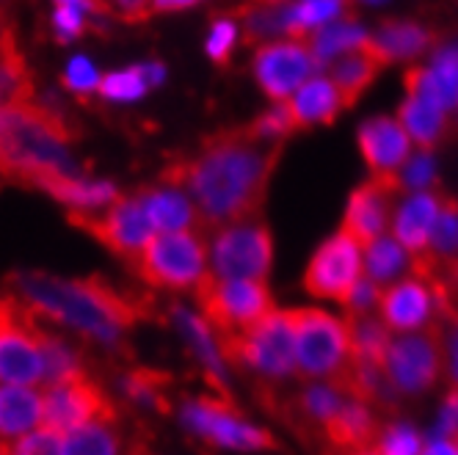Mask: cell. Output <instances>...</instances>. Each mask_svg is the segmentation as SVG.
Returning a JSON list of instances; mask_svg holds the SVG:
<instances>
[{
  "label": "cell",
  "mask_w": 458,
  "mask_h": 455,
  "mask_svg": "<svg viewBox=\"0 0 458 455\" xmlns=\"http://www.w3.org/2000/svg\"><path fill=\"white\" fill-rule=\"evenodd\" d=\"M279 160V144L257 141L249 130L213 136L191 160L166 172V180L185 185L199 207V218L218 230L257 221Z\"/></svg>",
  "instance_id": "1"
},
{
  "label": "cell",
  "mask_w": 458,
  "mask_h": 455,
  "mask_svg": "<svg viewBox=\"0 0 458 455\" xmlns=\"http://www.w3.org/2000/svg\"><path fill=\"white\" fill-rule=\"evenodd\" d=\"M22 304L50 320L67 323L81 334L114 345L136 326L144 315L141 301H133L103 279H55L45 274H22L14 279Z\"/></svg>",
  "instance_id": "2"
},
{
  "label": "cell",
  "mask_w": 458,
  "mask_h": 455,
  "mask_svg": "<svg viewBox=\"0 0 458 455\" xmlns=\"http://www.w3.org/2000/svg\"><path fill=\"white\" fill-rule=\"evenodd\" d=\"M72 130L58 114L37 103L0 105V174L42 185L53 177H78L70 152Z\"/></svg>",
  "instance_id": "3"
},
{
  "label": "cell",
  "mask_w": 458,
  "mask_h": 455,
  "mask_svg": "<svg viewBox=\"0 0 458 455\" xmlns=\"http://www.w3.org/2000/svg\"><path fill=\"white\" fill-rule=\"evenodd\" d=\"M221 353L259 375L287 378L296 370V312L274 309L246 334L224 340Z\"/></svg>",
  "instance_id": "4"
},
{
  "label": "cell",
  "mask_w": 458,
  "mask_h": 455,
  "mask_svg": "<svg viewBox=\"0 0 458 455\" xmlns=\"http://www.w3.org/2000/svg\"><path fill=\"white\" fill-rule=\"evenodd\" d=\"M296 312V367L310 378L340 383L351 365L348 323L307 307Z\"/></svg>",
  "instance_id": "5"
},
{
  "label": "cell",
  "mask_w": 458,
  "mask_h": 455,
  "mask_svg": "<svg viewBox=\"0 0 458 455\" xmlns=\"http://www.w3.org/2000/svg\"><path fill=\"white\" fill-rule=\"evenodd\" d=\"M196 296H199L210 329L221 337L218 342L246 334L266 315L274 312L266 282H224L216 276H205L196 287Z\"/></svg>",
  "instance_id": "6"
},
{
  "label": "cell",
  "mask_w": 458,
  "mask_h": 455,
  "mask_svg": "<svg viewBox=\"0 0 458 455\" xmlns=\"http://www.w3.org/2000/svg\"><path fill=\"white\" fill-rule=\"evenodd\" d=\"M45 329L22 301H0V381L34 386L45 381Z\"/></svg>",
  "instance_id": "7"
},
{
  "label": "cell",
  "mask_w": 458,
  "mask_h": 455,
  "mask_svg": "<svg viewBox=\"0 0 458 455\" xmlns=\"http://www.w3.org/2000/svg\"><path fill=\"white\" fill-rule=\"evenodd\" d=\"M274 263V240L266 223L243 221L218 230L213 240V276L224 282H263Z\"/></svg>",
  "instance_id": "8"
},
{
  "label": "cell",
  "mask_w": 458,
  "mask_h": 455,
  "mask_svg": "<svg viewBox=\"0 0 458 455\" xmlns=\"http://www.w3.org/2000/svg\"><path fill=\"white\" fill-rule=\"evenodd\" d=\"M442 367H445V340L434 323L417 334H403L398 340H392L384 359V375L389 386L401 395L428 392L439 381Z\"/></svg>",
  "instance_id": "9"
},
{
  "label": "cell",
  "mask_w": 458,
  "mask_h": 455,
  "mask_svg": "<svg viewBox=\"0 0 458 455\" xmlns=\"http://www.w3.org/2000/svg\"><path fill=\"white\" fill-rule=\"evenodd\" d=\"M136 271L155 287H199L205 274V243L193 232L155 235L136 259Z\"/></svg>",
  "instance_id": "10"
},
{
  "label": "cell",
  "mask_w": 458,
  "mask_h": 455,
  "mask_svg": "<svg viewBox=\"0 0 458 455\" xmlns=\"http://www.w3.org/2000/svg\"><path fill=\"white\" fill-rule=\"evenodd\" d=\"M362 246L343 230L326 240L310 259L304 287L310 296L345 304L353 284L362 279Z\"/></svg>",
  "instance_id": "11"
},
{
  "label": "cell",
  "mask_w": 458,
  "mask_h": 455,
  "mask_svg": "<svg viewBox=\"0 0 458 455\" xmlns=\"http://www.w3.org/2000/svg\"><path fill=\"white\" fill-rule=\"evenodd\" d=\"M42 400H45V426L58 434H70L75 428L89 426V422H111L114 417L111 400L86 373L47 386Z\"/></svg>",
  "instance_id": "12"
},
{
  "label": "cell",
  "mask_w": 458,
  "mask_h": 455,
  "mask_svg": "<svg viewBox=\"0 0 458 455\" xmlns=\"http://www.w3.org/2000/svg\"><path fill=\"white\" fill-rule=\"evenodd\" d=\"M318 61L307 42L279 39L268 42L254 53V75L274 105L290 100L310 78H315Z\"/></svg>",
  "instance_id": "13"
},
{
  "label": "cell",
  "mask_w": 458,
  "mask_h": 455,
  "mask_svg": "<svg viewBox=\"0 0 458 455\" xmlns=\"http://www.w3.org/2000/svg\"><path fill=\"white\" fill-rule=\"evenodd\" d=\"M182 422L196 434L218 447L229 450H268L274 439L268 431L251 426L241 414L216 398H199L182 406Z\"/></svg>",
  "instance_id": "14"
},
{
  "label": "cell",
  "mask_w": 458,
  "mask_h": 455,
  "mask_svg": "<svg viewBox=\"0 0 458 455\" xmlns=\"http://www.w3.org/2000/svg\"><path fill=\"white\" fill-rule=\"evenodd\" d=\"M72 221L89 230L97 240H103L114 254L133 259V263L155 238V230L139 199H119L106 207V213L72 215Z\"/></svg>",
  "instance_id": "15"
},
{
  "label": "cell",
  "mask_w": 458,
  "mask_h": 455,
  "mask_svg": "<svg viewBox=\"0 0 458 455\" xmlns=\"http://www.w3.org/2000/svg\"><path fill=\"white\" fill-rule=\"evenodd\" d=\"M401 190V180H368L359 185L345 207L343 218V232L351 235L359 246H370L373 240L384 238L386 221H389V207L395 193Z\"/></svg>",
  "instance_id": "16"
},
{
  "label": "cell",
  "mask_w": 458,
  "mask_h": 455,
  "mask_svg": "<svg viewBox=\"0 0 458 455\" xmlns=\"http://www.w3.org/2000/svg\"><path fill=\"white\" fill-rule=\"evenodd\" d=\"M437 307L439 304L434 290L417 279L389 284L378 299L381 323L389 332H403V334H417L422 329H428L431 326L428 320L434 317Z\"/></svg>",
  "instance_id": "17"
},
{
  "label": "cell",
  "mask_w": 458,
  "mask_h": 455,
  "mask_svg": "<svg viewBox=\"0 0 458 455\" xmlns=\"http://www.w3.org/2000/svg\"><path fill=\"white\" fill-rule=\"evenodd\" d=\"M359 149L376 180H395L411 157V141L398 119L376 116L359 127Z\"/></svg>",
  "instance_id": "18"
},
{
  "label": "cell",
  "mask_w": 458,
  "mask_h": 455,
  "mask_svg": "<svg viewBox=\"0 0 458 455\" xmlns=\"http://www.w3.org/2000/svg\"><path fill=\"white\" fill-rule=\"evenodd\" d=\"M439 210H442V197H437V193L431 190L411 193V197L401 202L395 218H392V238L417 257L425 254Z\"/></svg>",
  "instance_id": "19"
},
{
  "label": "cell",
  "mask_w": 458,
  "mask_h": 455,
  "mask_svg": "<svg viewBox=\"0 0 458 455\" xmlns=\"http://www.w3.org/2000/svg\"><path fill=\"white\" fill-rule=\"evenodd\" d=\"M431 42H434V34L428 28H422L420 22L389 20V22H381L368 37V50L381 63H389V61H409V58L422 55L431 47Z\"/></svg>",
  "instance_id": "20"
},
{
  "label": "cell",
  "mask_w": 458,
  "mask_h": 455,
  "mask_svg": "<svg viewBox=\"0 0 458 455\" xmlns=\"http://www.w3.org/2000/svg\"><path fill=\"white\" fill-rule=\"evenodd\" d=\"M384 63L368 50V45L362 50H353L348 55H340L337 61H332L326 67V78L332 80V86L337 88L343 108H353L359 103L370 83L376 80V75L381 72Z\"/></svg>",
  "instance_id": "21"
},
{
  "label": "cell",
  "mask_w": 458,
  "mask_h": 455,
  "mask_svg": "<svg viewBox=\"0 0 458 455\" xmlns=\"http://www.w3.org/2000/svg\"><path fill=\"white\" fill-rule=\"evenodd\" d=\"M152 230L157 235H174V232H191V226L199 221V213L193 210L191 199L174 185L147 190L139 199Z\"/></svg>",
  "instance_id": "22"
},
{
  "label": "cell",
  "mask_w": 458,
  "mask_h": 455,
  "mask_svg": "<svg viewBox=\"0 0 458 455\" xmlns=\"http://www.w3.org/2000/svg\"><path fill=\"white\" fill-rule=\"evenodd\" d=\"M290 116L296 127H312V124H329L343 111V100L332 80L326 75L310 78L296 94L287 100Z\"/></svg>",
  "instance_id": "23"
},
{
  "label": "cell",
  "mask_w": 458,
  "mask_h": 455,
  "mask_svg": "<svg viewBox=\"0 0 458 455\" xmlns=\"http://www.w3.org/2000/svg\"><path fill=\"white\" fill-rule=\"evenodd\" d=\"M39 188L47 190L58 202L70 205L72 215H89L94 210H103V207H111L114 202H119V190L103 180L53 177V180H45Z\"/></svg>",
  "instance_id": "24"
},
{
  "label": "cell",
  "mask_w": 458,
  "mask_h": 455,
  "mask_svg": "<svg viewBox=\"0 0 458 455\" xmlns=\"http://www.w3.org/2000/svg\"><path fill=\"white\" fill-rule=\"evenodd\" d=\"M45 419V400L28 386H0V439L28 436Z\"/></svg>",
  "instance_id": "25"
},
{
  "label": "cell",
  "mask_w": 458,
  "mask_h": 455,
  "mask_svg": "<svg viewBox=\"0 0 458 455\" xmlns=\"http://www.w3.org/2000/svg\"><path fill=\"white\" fill-rule=\"evenodd\" d=\"M174 320L177 329L182 332L185 342L191 345L193 356L199 359V365L205 367L208 378L213 386L224 389L226 386V367H224V353H221V342L216 340L210 323L199 315H193L182 307L174 309Z\"/></svg>",
  "instance_id": "26"
},
{
  "label": "cell",
  "mask_w": 458,
  "mask_h": 455,
  "mask_svg": "<svg viewBox=\"0 0 458 455\" xmlns=\"http://www.w3.org/2000/svg\"><path fill=\"white\" fill-rule=\"evenodd\" d=\"M323 431L337 450L356 452V450H368V444L378 434V419L368 403L348 398L345 406L337 411V417Z\"/></svg>",
  "instance_id": "27"
},
{
  "label": "cell",
  "mask_w": 458,
  "mask_h": 455,
  "mask_svg": "<svg viewBox=\"0 0 458 455\" xmlns=\"http://www.w3.org/2000/svg\"><path fill=\"white\" fill-rule=\"evenodd\" d=\"M368 30L356 22V17H340L329 25H323L320 30L307 39L315 61H318V70L320 67H329L332 61H337L340 55H348L353 50H362L368 45Z\"/></svg>",
  "instance_id": "28"
},
{
  "label": "cell",
  "mask_w": 458,
  "mask_h": 455,
  "mask_svg": "<svg viewBox=\"0 0 458 455\" xmlns=\"http://www.w3.org/2000/svg\"><path fill=\"white\" fill-rule=\"evenodd\" d=\"M345 323L351 337V362L384 367L386 350L392 345V332L370 315H351L345 317Z\"/></svg>",
  "instance_id": "29"
},
{
  "label": "cell",
  "mask_w": 458,
  "mask_h": 455,
  "mask_svg": "<svg viewBox=\"0 0 458 455\" xmlns=\"http://www.w3.org/2000/svg\"><path fill=\"white\" fill-rule=\"evenodd\" d=\"M398 122L403 127V133L409 136V141L420 144L422 152L437 147L447 133V114L417 100V97H406L398 111Z\"/></svg>",
  "instance_id": "30"
},
{
  "label": "cell",
  "mask_w": 458,
  "mask_h": 455,
  "mask_svg": "<svg viewBox=\"0 0 458 455\" xmlns=\"http://www.w3.org/2000/svg\"><path fill=\"white\" fill-rule=\"evenodd\" d=\"M362 263L368 268V279L373 284H389L392 279H398L409 263V251L395 240V238H378L362 251Z\"/></svg>",
  "instance_id": "31"
},
{
  "label": "cell",
  "mask_w": 458,
  "mask_h": 455,
  "mask_svg": "<svg viewBox=\"0 0 458 455\" xmlns=\"http://www.w3.org/2000/svg\"><path fill=\"white\" fill-rule=\"evenodd\" d=\"M345 400H348V395H343L340 386L323 381V383L307 386V392L299 398V414H301V419L326 428L337 417V411L345 406Z\"/></svg>",
  "instance_id": "32"
},
{
  "label": "cell",
  "mask_w": 458,
  "mask_h": 455,
  "mask_svg": "<svg viewBox=\"0 0 458 455\" xmlns=\"http://www.w3.org/2000/svg\"><path fill=\"white\" fill-rule=\"evenodd\" d=\"M64 455H119V439L108 422H89L64 434Z\"/></svg>",
  "instance_id": "33"
},
{
  "label": "cell",
  "mask_w": 458,
  "mask_h": 455,
  "mask_svg": "<svg viewBox=\"0 0 458 455\" xmlns=\"http://www.w3.org/2000/svg\"><path fill=\"white\" fill-rule=\"evenodd\" d=\"M42 356H45V381H47V386L61 383V381H70V378L83 373L78 356L67 345H64L61 340L50 337L47 332L42 337Z\"/></svg>",
  "instance_id": "34"
},
{
  "label": "cell",
  "mask_w": 458,
  "mask_h": 455,
  "mask_svg": "<svg viewBox=\"0 0 458 455\" xmlns=\"http://www.w3.org/2000/svg\"><path fill=\"white\" fill-rule=\"evenodd\" d=\"M431 75L442 91L447 111H458V45L442 47L431 61Z\"/></svg>",
  "instance_id": "35"
},
{
  "label": "cell",
  "mask_w": 458,
  "mask_h": 455,
  "mask_svg": "<svg viewBox=\"0 0 458 455\" xmlns=\"http://www.w3.org/2000/svg\"><path fill=\"white\" fill-rule=\"evenodd\" d=\"M149 83L144 80L141 70L139 67H130V70H119V72H111L100 80V91L106 100H114V103H136L147 94Z\"/></svg>",
  "instance_id": "36"
},
{
  "label": "cell",
  "mask_w": 458,
  "mask_h": 455,
  "mask_svg": "<svg viewBox=\"0 0 458 455\" xmlns=\"http://www.w3.org/2000/svg\"><path fill=\"white\" fill-rule=\"evenodd\" d=\"M249 133L257 139V141H266V144H279L287 133L296 130V122L290 116V108L287 103H276L274 108H268L263 116H259L251 127H246Z\"/></svg>",
  "instance_id": "37"
},
{
  "label": "cell",
  "mask_w": 458,
  "mask_h": 455,
  "mask_svg": "<svg viewBox=\"0 0 458 455\" xmlns=\"http://www.w3.org/2000/svg\"><path fill=\"white\" fill-rule=\"evenodd\" d=\"M422 452V436L411 422H392L381 431L378 439V455H420Z\"/></svg>",
  "instance_id": "38"
},
{
  "label": "cell",
  "mask_w": 458,
  "mask_h": 455,
  "mask_svg": "<svg viewBox=\"0 0 458 455\" xmlns=\"http://www.w3.org/2000/svg\"><path fill=\"white\" fill-rule=\"evenodd\" d=\"M287 22V6H254L246 14V37L249 39H266L284 34Z\"/></svg>",
  "instance_id": "39"
},
{
  "label": "cell",
  "mask_w": 458,
  "mask_h": 455,
  "mask_svg": "<svg viewBox=\"0 0 458 455\" xmlns=\"http://www.w3.org/2000/svg\"><path fill=\"white\" fill-rule=\"evenodd\" d=\"M12 455H64V434L47 426L37 428L12 447Z\"/></svg>",
  "instance_id": "40"
},
{
  "label": "cell",
  "mask_w": 458,
  "mask_h": 455,
  "mask_svg": "<svg viewBox=\"0 0 458 455\" xmlns=\"http://www.w3.org/2000/svg\"><path fill=\"white\" fill-rule=\"evenodd\" d=\"M401 185L422 193V190H428L437 180V164H434V157L428 152H420V155H411L406 160V166L401 169L398 174Z\"/></svg>",
  "instance_id": "41"
},
{
  "label": "cell",
  "mask_w": 458,
  "mask_h": 455,
  "mask_svg": "<svg viewBox=\"0 0 458 455\" xmlns=\"http://www.w3.org/2000/svg\"><path fill=\"white\" fill-rule=\"evenodd\" d=\"M94 6H86V4H72V0H67V4H58L55 12H53V28L58 39H75L83 34L86 28V12H91Z\"/></svg>",
  "instance_id": "42"
},
{
  "label": "cell",
  "mask_w": 458,
  "mask_h": 455,
  "mask_svg": "<svg viewBox=\"0 0 458 455\" xmlns=\"http://www.w3.org/2000/svg\"><path fill=\"white\" fill-rule=\"evenodd\" d=\"M100 72H97L94 63L86 58V55H75L67 70H64V83H67V88L78 91V94H89L94 88H100Z\"/></svg>",
  "instance_id": "43"
},
{
  "label": "cell",
  "mask_w": 458,
  "mask_h": 455,
  "mask_svg": "<svg viewBox=\"0 0 458 455\" xmlns=\"http://www.w3.org/2000/svg\"><path fill=\"white\" fill-rule=\"evenodd\" d=\"M235 42H238V25L233 20H216L208 34V55L224 63L229 53H233Z\"/></svg>",
  "instance_id": "44"
},
{
  "label": "cell",
  "mask_w": 458,
  "mask_h": 455,
  "mask_svg": "<svg viewBox=\"0 0 458 455\" xmlns=\"http://www.w3.org/2000/svg\"><path fill=\"white\" fill-rule=\"evenodd\" d=\"M378 299H381V287L373 284L370 279H359L353 284V290L348 292L343 307H348L351 315H370V309L378 304Z\"/></svg>",
  "instance_id": "45"
},
{
  "label": "cell",
  "mask_w": 458,
  "mask_h": 455,
  "mask_svg": "<svg viewBox=\"0 0 458 455\" xmlns=\"http://www.w3.org/2000/svg\"><path fill=\"white\" fill-rule=\"evenodd\" d=\"M453 436H458V389H450L445 395L439 419H437V439L453 442Z\"/></svg>",
  "instance_id": "46"
},
{
  "label": "cell",
  "mask_w": 458,
  "mask_h": 455,
  "mask_svg": "<svg viewBox=\"0 0 458 455\" xmlns=\"http://www.w3.org/2000/svg\"><path fill=\"white\" fill-rule=\"evenodd\" d=\"M157 375L155 373H147V370H139L127 378V392L133 395L136 400L141 403H157V395H160V386H157Z\"/></svg>",
  "instance_id": "47"
},
{
  "label": "cell",
  "mask_w": 458,
  "mask_h": 455,
  "mask_svg": "<svg viewBox=\"0 0 458 455\" xmlns=\"http://www.w3.org/2000/svg\"><path fill=\"white\" fill-rule=\"evenodd\" d=\"M450 320H453V329L445 340V370H447L450 389H458V315Z\"/></svg>",
  "instance_id": "48"
},
{
  "label": "cell",
  "mask_w": 458,
  "mask_h": 455,
  "mask_svg": "<svg viewBox=\"0 0 458 455\" xmlns=\"http://www.w3.org/2000/svg\"><path fill=\"white\" fill-rule=\"evenodd\" d=\"M420 455H458V452H455V444H453V442H447V439H434Z\"/></svg>",
  "instance_id": "49"
},
{
  "label": "cell",
  "mask_w": 458,
  "mask_h": 455,
  "mask_svg": "<svg viewBox=\"0 0 458 455\" xmlns=\"http://www.w3.org/2000/svg\"><path fill=\"white\" fill-rule=\"evenodd\" d=\"M9 53H14V42H12V34L4 25V17H0V58H6Z\"/></svg>",
  "instance_id": "50"
},
{
  "label": "cell",
  "mask_w": 458,
  "mask_h": 455,
  "mask_svg": "<svg viewBox=\"0 0 458 455\" xmlns=\"http://www.w3.org/2000/svg\"><path fill=\"white\" fill-rule=\"evenodd\" d=\"M351 455H378V452H370V450H356V452H351Z\"/></svg>",
  "instance_id": "51"
},
{
  "label": "cell",
  "mask_w": 458,
  "mask_h": 455,
  "mask_svg": "<svg viewBox=\"0 0 458 455\" xmlns=\"http://www.w3.org/2000/svg\"><path fill=\"white\" fill-rule=\"evenodd\" d=\"M0 455H12V450L6 444H0Z\"/></svg>",
  "instance_id": "52"
},
{
  "label": "cell",
  "mask_w": 458,
  "mask_h": 455,
  "mask_svg": "<svg viewBox=\"0 0 458 455\" xmlns=\"http://www.w3.org/2000/svg\"><path fill=\"white\" fill-rule=\"evenodd\" d=\"M453 444H455V452H458V436H455V442H453Z\"/></svg>",
  "instance_id": "53"
}]
</instances>
